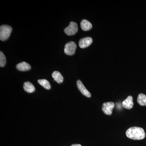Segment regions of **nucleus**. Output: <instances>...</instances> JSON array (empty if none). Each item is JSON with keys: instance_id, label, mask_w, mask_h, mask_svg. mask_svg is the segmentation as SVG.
<instances>
[{"instance_id": "obj_11", "label": "nucleus", "mask_w": 146, "mask_h": 146, "mask_svg": "<svg viewBox=\"0 0 146 146\" xmlns=\"http://www.w3.org/2000/svg\"><path fill=\"white\" fill-rule=\"evenodd\" d=\"M80 26L82 29L84 31L90 30L92 27V24L86 20H83L81 21Z\"/></svg>"}, {"instance_id": "obj_10", "label": "nucleus", "mask_w": 146, "mask_h": 146, "mask_svg": "<svg viewBox=\"0 0 146 146\" xmlns=\"http://www.w3.org/2000/svg\"><path fill=\"white\" fill-rule=\"evenodd\" d=\"M23 88L25 91L28 93H32L35 91L34 85L29 82H27L24 83Z\"/></svg>"}, {"instance_id": "obj_6", "label": "nucleus", "mask_w": 146, "mask_h": 146, "mask_svg": "<svg viewBox=\"0 0 146 146\" xmlns=\"http://www.w3.org/2000/svg\"><path fill=\"white\" fill-rule=\"evenodd\" d=\"M77 86L81 94L87 98H90L91 96V93L87 90L85 88V86L80 80H78L77 81Z\"/></svg>"}, {"instance_id": "obj_15", "label": "nucleus", "mask_w": 146, "mask_h": 146, "mask_svg": "<svg viewBox=\"0 0 146 146\" xmlns=\"http://www.w3.org/2000/svg\"><path fill=\"white\" fill-rule=\"evenodd\" d=\"M6 63L5 56L2 52H0V66L1 67H4Z\"/></svg>"}, {"instance_id": "obj_3", "label": "nucleus", "mask_w": 146, "mask_h": 146, "mask_svg": "<svg viewBox=\"0 0 146 146\" xmlns=\"http://www.w3.org/2000/svg\"><path fill=\"white\" fill-rule=\"evenodd\" d=\"M78 30V27L77 24L74 22H71L68 27L65 28L64 32L65 34L70 36L74 35L77 32Z\"/></svg>"}, {"instance_id": "obj_14", "label": "nucleus", "mask_w": 146, "mask_h": 146, "mask_svg": "<svg viewBox=\"0 0 146 146\" xmlns=\"http://www.w3.org/2000/svg\"><path fill=\"white\" fill-rule=\"evenodd\" d=\"M38 83L43 86L45 89L47 90H49L51 89L50 84L48 80L46 79L39 80H38Z\"/></svg>"}, {"instance_id": "obj_9", "label": "nucleus", "mask_w": 146, "mask_h": 146, "mask_svg": "<svg viewBox=\"0 0 146 146\" xmlns=\"http://www.w3.org/2000/svg\"><path fill=\"white\" fill-rule=\"evenodd\" d=\"M16 67L18 70L22 72L29 71L31 69V66L30 65L25 62L18 63V65H16Z\"/></svg>"}, {"instance_id": "obj_13", "label": "nucleus", "mask_w": 146, "mask_h": 146, "mask_svg": "<svg viewBox=\"0 0 146 146\" xmlns=\"http://www.w3.org/2000/svg\"><path fill=\"white\" fill-rule=\"evenodd\" d=\"M137 102L141 106H146V96L145 94H141L138 96Z\"/></svg>"}, {"instance_id": "obj_7", "label": "nucleus", "mask_w": 146, "mask_h": 146, "mask_svg": "<svg viewBox=\"0 0 146 146\" xmlns=\"http://www.w3.org/2000/svg\"><path fill=\"white\" fill-rule=\"evenodd\" d=\"M93 39L90 37H86L82 38L79 42V46L82 48H84L89 46L92 44Z\"/></svg>"}, {"instance_id": "obj_8", "label": "nucleus", "mask_w": 146, "mask_h": 146, "mask_svg": "<svg viewBox=\"0 0 146 146\" xmlns=\"http://www.w3.org/2000/svg\"><path fill=\"white\" fill-rule=\"evenodd\" d=\"M133 97L131 96H128L127 98L122 102L123 107L126 109H131L133 106Z\"/></svg>"}, {"instance_id": "obj_5", "label": "nucleus", "mask_w": 146, "mask_h": 146, "mask_svg": "<svg viewBox=\"0 0 146 146\" xmlns=\"http://www.w3.org/2000/svg\"><path fill=\"white\" fill-rule=\"evenodd\" d=\"M115 104L113 102H105L102 105V110L106 115H111L112 110L115 107Z\"/></svg>"}, {"instance_id": "obj_12", "label": "nucleus", "mask_w": 146, "mask_h": 146, "mask_svg": "<svg viewBox=\"0 0 146 146\" xmlns=\"http://www.w3.org/2000/svg\"><path fill=\"white\" fill-rule=\"evenodd\" d=\"M53 78L58 83H62L63 81V77L61 74L58 71H54L52 74Z\"/></svg>"}, {"instance_id": "obj_4", "label": "nucleus", "mask_w": 146, "mask_h": 146, "mask_svg": "<svg viewBox=\"0 0 146 146\" xmlns=\"http://www.w3.org/2000/svg\"><path fill=\"white\" fill-rule=\"evenodd\" d=\"M76 49V44L74 42H70L65 44L64 52L68 55H72L75 53Z\"/></svg>"}, {"instance_id": "obj_1", "label": "nucleus", "mask_w": 146, "mask_h": 146, "mask_svg": "<svg viewBox=\"0 0 146 146\" xmlns=\"http://www.w3.org/2000/svg\"><path fill=\"white\" fill-rule=\"evenodd\" d=\"M126 135L127 138L134 140H143L146 136L143 129L138 127H133L128 129L126 131Z\"/></svg>"}, {"instance_id": "obj_16", "label": "nucleus", "mask_w": 146, "mask_h": 146, "mask_svg": "<svg viewBox=\"0 0 146 146\" xmlns=\"http://www.w3.org/2000/svg\"><path fill=\"white\" fill-rule=\"evenodd\" d=\"M71 146H82L80 144H74V145H72Z\"/></svg>"}, {"instance_id": "obj_2", "label": "nucleus", "mask_w": 146, "mask_h": 146, "mask_svg": "<svg viewBox=\"0 0 146 146\" xmlns=\"http://www.w3.org/2000/svg\"><path fill=\"white\" fill-rule=\"evenodd\" d=\"M12 31V28L7 25H3L0 27V39L4 41L8 39Z\"/></svg>"}]
</instances>
